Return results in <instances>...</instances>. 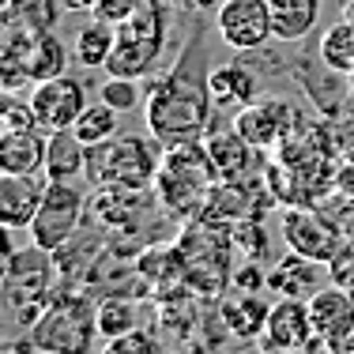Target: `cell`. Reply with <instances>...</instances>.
<instances>
[{"mask_svg":"<svg viewBox=\"0 0 354 354\" xmlns=\"http://www.w3.org/2000/svg\"><path fill=\"white\" fill-rule=\"evenodd\" d=\"M196 49L181 57L162 80L147 83V98H143V124L162 147L204 140L207 124H212V87H207V72L192 68Z\"/></svg>","mask_w":354,"mask_h":354,"instance_id":"cell-1","label":"cell"},{"mask_svg":"<svg viewBox=\"0 0 354 354\" xmlns=\"http://www.w3.org/2000/svg\"><path fill=\"white\" fill-rule=\"evenodd\" d=\"M215 185H218V174L204 151V140L166 147L162 166H158V177H155V192H158V204L170 215L177 218L204 215Z\"/></svg>","mask_w":354,"mask_h":354,"instance_id":"cell-2","label":"cell"},{"mask_svg":"<svg viewBox=\"0 0 354 354\" xmlns=\"http://www.w3.org/2000/svg\"><path fill=\"white\" fill-rule=\"evenodd\" d=\"M166 0H140V8L124 23H117V41L106 72L124 80H143L158 64L166 49Z\"/></svg>","mask_w":354,"mask_h":354,"instance_id":"cell-3","label":"cell"},{"mask_svg":"<svg viewBox=\"0 0 354 354\" xmlns=\"http://www.w3.org/2000/svg\"><path fill=\"white\" fill-rule=\"evenodd\" d=\"M162 143L143 136H109L106 143L87 147V181L95 185H121V189H151L162 166L158 155Z\"/></svg>","mask_w":354,"mask_h":354,"instance_id":"cell-4","label":"cell"},{"mask_svg":"<svg viewBox=\"0 0 354 354\" xmlns=\"http://www.w3.org/2000/svg\"><path fill=\"white\" fill-rule=\"evenodd\" d=\"M98 335V317L80 294H53L41 317L30 324L27 343L38 354H87Z\"/></svg>","mask_w":354,"mask_h":354,"instance_id":"cell-5","label":"cell"},{"mask_svg":"<svg viewBox=\"0 0 354 354\" xmlns=\"http://www.w3.org/2000/svg\"><path fill=\"white\" fill-rule=\"evenodd\" d=\"M49 257L53 252L35 245V241L27 249H15L12 257H4V306L23 309V317H30V324L49 306V272H53Z\"/></svg>","mask_w":354,"mask_h":354,"instance_id":"cell-6","label":"cell"},{"mask_svg":"<svg viewBox=\"0 0 354 354\" xmlns=\"http://www.w3.org/2000/svg\"><path fill=\"white\" fill-rule=\"evenodd\" d=\"M83 207H87L83 189H75L72 181H49L35 223L27 226L30 241L41 245V249H49V252L64 249L75 238V226H80V218H83Z\"/></svg>","mask_w":354,"mask_h":354,"instance_id":"cell-7","label":"cell"},{"mask_svg":"<svg viewBox=\"0 0 354 354\" xmlns=\"http://www.w3.org/2000/svg\"><path fill=\"white\" fill-rule=\"evenodd\" d=\"M215 30L238 53H252L260 49L272 30V12H268V0H223L215 15Z\"/></svg>","mask_w":354,"mask_h":354,"instance_id":"cell-8","label":"cell"},{"mask_svg":"<svg viewBox=\"0 0 354 354\" xmlns=\"http://www.w3.org/2000/svg\"><path fill=\"white\" fill-rule=\"evenodd\" d=\"M30 109H35L41 132L72 129V124L80 121V113L87 109V91H83L80 80H72V75L64 72V75H57V80L35 83V91H30Z\"/></svg>","mask_w":354,"mask_h":354,"instance_id":"cell-9","label":"cell"},{"mask_svg":"<svg viewBox=\"0 0 354 354\" xmlns=\"http://www.w3.org/2000/svg\"><path fill=\"white\" fill-rule=\"evenodd\" d=\"M313 339H317V332H313V317H309V301L306 298H283V301H275L272 313H268L264 335H260V347H264V354L306 351Z\"/></svg>","mask_w":354,"mask_h":354,"instance_id":"cell-10","label":"cell"},{"mask_svg":"<svg viewBox=\"0 0 354 354\" xmlns=\"http://www.w3.org/2000/svg\"><path fill=\"white\" fill-rule=\"evenodd\" d=\"M230 124L252 147H272V143H286V136L298 129V113L279 98H260V102L252 98L249 106H241L234 113Z\"/></svg>","mask_w":354,"mask_h":354,"instance_id":"cell-11","label":"cell"},{"mask_svg":"<svg viewBox=\"0 0 354 354\" xmlns=\"http://www.w3.org/2000/svg\"><path fill=\"white\" fill-rule=\"evenodd\" d=\"M309 317H313V332L320 343L343 351L354 339V298L347 286L328 283L309 298Z\"/></svg>","mask_w":354,"mask_h":354,"instance_id":"cell-12","label":"cell"},{"mask_svg":"<svg viewBox=\"0 0 354 354\" xmlns=\"http://www.w3.org/2000/svg\"><path fill=\"white\" fill-rule=\"evenodd\" d=\"M283 238L294 252L324 260V264H332L339 257V241H343L339 230L317 212H286L283 215Z\"/></svg>","mask_w":354,"mask_h":354,"instance_id":"cell-13","label":"cell"},{"mask_svg":"<svg viewBox=\"0 0 354 354\" xmlns=\"http://www.w3.org/2000/svg\"><path fill=\"white\" fill-rule=\"evenodd\" d=\"M46 177V174H41ZM38 174H4L0 170V223L12 226V230H27L35 223L41 196H46V185Z\"/></svg>","mask_w":354,"mask_h":354,"instance_id":"cell-14","label":"cell"},{"mask_svg":"<svg viewBox=\"0 0 354 354\" xmlns=\"http://www.w3.org/2000/svg\"><path fill=\"white\" fill-rule=\"evenodd\" d=\"M324 260H313V257H301V252L290 249V257L279 260V264L268 272V290H275L279 298H313L324 283Z\"/></svg>","mask_w":354,"mask_h":354,"instance_id":"cell-15","label":"cell"},{"mask_svg":"<svg viewBox=\"0 0 354 354\" xmlns=\"http://www.w3.org/2000/svg\"><path fill=\"white\" fill-rule=\"evenodd\" d=\"M204 151H207V158H212L218 181H245L249 166H252V151L257 147H252L249 140H241L230 124V129H223V132H204Z\"/></svg>","mask_w":354,"mask_h":354,"instance_id":"cell-16","label":"cell"},{"mask_svg":"<svg viewBox=\"0 0 354 354\" xmlns=\"http://www.w3.org/2000/svg\"><path fill=\"white\" fill-rule=\"evenodd\" d=\"M46 140L49 132L23 129L0 136V170L4 174H41L46 170Z\"/></svg>","mask_w":354,"mask_h":354,"instance_id":"cell-17","label":"cell"},{"mask_svg":"<svg viewBox=\"0 0 354 354\" xmlns=\"http://www.w3.org/2000/svg\"><path fill=\"white\" fill-rule=\"evenodd\" d=\"M46 181H75L87 174V143L72 129L49 132L46 140Z\"/></svg>","mask_w":354,"mask_h":354,"instance_id":"cell-18","label":"cell"},{"mask_svg":"<svg viewBox=\"0 0 354 354\" xmlns=\"http://www.w3.org/2000/svg\"><path fill=\"white\" fill-rule=\"evenodd\" d=\"M38 35H23V30L0 27V87L8 95L23 91L30 80V46H35Z\"/></svg>","mask_w":354,"mask_h":354,"instance_id":"cell-19","label":"cell"},{"mask_svg":"<svg viewBox=\"0 0 354 354\" xmlns=\"http://www.w3.org/2000/svg\"><path fill=\"white\" fill-rule=\"evenodd\" d=\"M61 23V0H4L0 4V27L23 30V35H46Z\"/></svg>","mask_w":354,"mask_h":354,"instance_id":"cell-20","label":"cell"},{"mask_svg":"<svg viewBox=\"0 0 354 354\" xmlns=\"http://www.w3.org/2000/svg\"><path fill=\"white\" fill-rule=\"evenodd\" d=\"M268 313H272V306L260 298V290H238L234 298L223 301V324L230 328V335H241V339H260Z\"/></svg>","mask_w":354,"mask_h":354,"instance_id":"cell-21","label":"cell"},{"mask_svg":"<svg viewBox=\"0 0 354 354\" xmlns=\"http://www.w3.org/2000/svg\"><path fill=\"white\" fill-rule=\"evenodd\" d=\"M207 87H212L215 109H234L238 113L241 106H249L257 98V80L241 64H218V68H212L207 72Z\"/></svg>","mask_w":354,"mask_h":354,"instance_id":"cell-22","label":"cell"},{"mask_svg":"<svg viewBox=\"0 0 354 354\" xmlns=\"http://www.w3.org/2000/svg\"><path fill=\"white\" fill-rule=\"evenodd\" d=\"M272 12V30L279 41H301L317 27L320 0H268Z\"/></svg>","mask_w":354,"mask_h":354,"instance_id":"cell-23","label":"cell"},{"mask_svg":"<svg viewBox=\"0 0 354 354\" xmlns=\"http://www.w3.org/2000/svg\"><path fill=\"white\" fill-rule=\"evenodd\" d=\"M113 41H117V27L98 15H91V23H83L80 35H75L72 57L80 68H106L109 53H113Z\"/></svg>","mask_w":354,"mask_h":354,"instance_id":"cell-24","label":"cell"},{"mask_svg":"<svg viewBox=\"0 0 354 354\" xmlns=\"http://www.w3.org/2000/svg\"><path fill=\"white\" fill-rule=\"evenodd\" d=\"M317 57L328 72L335 75H351L354 72V23L351 19H339L320 35V46H317Z\"/></svg>","mask_w":354,"mask_h":354,"instance_id":"cell-25","label":"cell"},{"mask_svg":"<svg viewBox=\"0 0 354 354\" xmlns=\"http://www.w3.org/2000/svg\"><path fill=\"white\" fill-rule=\"evenodd\" d=\"M68 68V46L61 41L57 30H46V35L35 38L30 46V80L35 83H46V80H57Z\"/></svg>","mask_w":354,"mask_h":354,"instance_id":"cell-26","label":"cell"},{"mask_svg":"<svg viewBox=\"0 0 354 354\" xmlns=\"http://www.w3.org/2000/svg\"><path fill=\"white\" fill-rule=\"evenodd\" d=\"M117 124H121V113L98 98L95 106H87L80 113V121L72 124V132L87 143V147H95V143H106L109 136H117Z\"/></svg>","mask_w":354,"mask_h":354,"instance_id":"cell-27","label":"cell"},{"mask_svg":"<svg viewBox=\"0 0 354 354\" xmlns=\"http://www.w3.org/2000/svg\"><path fill=\"white\" fill-rule=\"evenodd\" d=\"M95 317H98V335H102V339H117V335L140 328V309L132 306V301H121V298L98 301Z\"/></svg>","mask_w":354,"mask_h":354,"instance_id":"cell-28","label":"cell"},{"mask_svg":"<svg viewBox=\"0 0 354 354\" xmlns=\"http://www.w3.org/2000/svg\"><path fill=\"white\" fill-rule=\"evenodd\" d=\"M98 98L106 106H113L117 113H129V109L140 106V87L136 80H124V75H109V80L98 87Z\"/></svg>","mask_w":354,"mask_h":354,"instance_id":"cell-29","label":"cell"},{"mask_svg":"<svg viewBox=\"0 0 354 354\" xmlns=\"http://www.w3.org/2000/svg\"><path fill=\"white\" fill-rule=\"evenodd\" d=\"M102 354H162V347H158V339L151 332L136 328V332H124L117 339H106Z\"/></svg>","mask_w":354,"mask_h":354,"instance_id":"cell-30","label":"cell"},{"mask_svg":"<svg viewBox=\"0 0 354 354\" xmlns=\"http://www.w3.org/2000/svg\"><path fill=\"white\" fill-rule=\"evenodd\" d=\"M23 129H38V117L30 102H15V98H8L4 102V132H23Z\"/></svg>","mask_w":354,"mask_h":354,"instance_id":"cell-31","label":"cell"},{"mask_svg":"<svg viewBox=\"0 0 354 354\" xmlns=\"http://www.w3.org/2000/svg\"><path fill=\"white\" fill-rule=\"evenodd\" d=\"M140 8V0H95V12L91 15H98V19H106V23H124L132 12Z\"/></svg>","mask_w":354,"mask_h":354,"instance_id":"cell-32","label":"cell"},{"mask_svg":"<svg viewBox=\"0 0 354 354\" xmlns=\"http://www.w3.org/2000/svg\"><path fill=\"white\" fill-rule=\"evenodd\" d=\"M234 286H238V290H260V286H268V275L257 272V268H252V260H249V264L234 275Z\"/></svg>","mask_w":354,"mask_h":354,"instance_id":"cell-33","label":"cell"},{"mask_svg":"<svg viewBox=\"0 0 354 354\" xmlns=\"http://www.w3.org/2000/svg\"><path fill=\"white\" fill-rule=\"evenodd\" d=\"M170 8H181V12H212L218 0H166Z\"/></svg>","mask_w":354,"mask_h":354,"instance_id":"cell-34","label":"cell"},{"mask_svg":"<svg viewBox=\"0 0 354 354\" xmlns=\"http://www.w3.org/2000/svg\"><path fill=\"white\" fill-rule=\"evenodd\" d=\"M64 12H95V0H61Z\"/></svg>","mask_w":354,"mask_h":354,"instance_id":"cell-35","label":"cell"},{"mask_svg":"<svg viewBox=\"0 0 354 354\" xmlns=\"http://www.w3.org/2000/svg\"><path fill=\"white\" fill-rule=\"evenodd\" d=\"M343 19H351V23H354V0L347 4V15H343Z\"/></svg>","mask_w":354,"mask_h":354,"instance_id":"cell-36","label":"cell"},{"mask_svg":"<svg viewBox=\"0 0 354 354\" xmlns=\"http://www.w3.org/2000/svg\"><path fill=\"white\" fill-rule=\"evenodd\" d=\"M351 95H354V72H351Z\"/></svg>","mask_w":354,"mask_h":354,"instance_id":"cell-37","label":"cell"},{"mask_svg":"<svg viewBox=\"0 0 354 354\" xmlns=\"http://www.w3.org/2000/svg\"><path fill=\"white\" fill-rule=\"evenodd\" d=\"M294 354H306V351H294Z\"/></svg>","mask_w":354,"mask_h":354,"instance_id":"cell-38","label":"cell"},{"mask_svg":"<svg viewBox=\"0 0 354 354\" xmlns=\"http://www.w3.org/2000/svg\"><path fill=\"white\" fill-rule=\"evenodd\" d=\"M0 4H4V0H0Z\"/></svg>","mask_w":354,"mask_h":354,"instance_id":"cell-39","label":"cell"}]
</instances>
